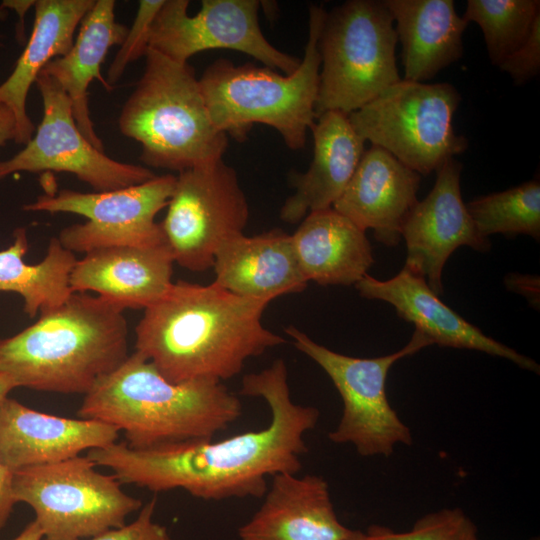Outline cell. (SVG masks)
<instances>
[{"label":"cell","instance_id":"6da1fadb","mask_svg":"<svg viewBox=\"0 0 540 540\" xmlns=\"http://www.w3.org/2000/svg\"><path fill=\"white\" fill-rule=\"evenodd\" d=\"M240 394L262 398L271 419L259 430L229 438L193 440L132 449L125 441L91 449L87 457L110 468L120 483L153 492L183 489L203 500L263 497L267 478L298 474L306 453L305 435L316 426L320 412L294 403L283 359L242 379Z\"/></svg>","mask_w":540,"mask_h":540},{"label":"cell","instance_id":"7a4b0ae2","mask_svg":"<svg viewBox=\"0 0 540 540\" xmlns=\"http://www.w3.org/2000/svg\"><path fill=\"white\" fill-rule=\"evenodd\" d=\"M271 301L237 295L214 282L178 281L145 309L135 328V351L170 382H222L238 375L249 358L285 343L262 324Z\"/></svg>","mask_w":540,"mask_h":540},{"label":"cell","instance_id":"3957f363","mask_svg":"<svg viewBox=\"0 0 540 540\" xmlns=\"http://www.w3.org/2000/svg\"><path fill=\"white\" fill-rule=\"evenodd\" d=\"M77 413L117 427L141 450L213 439L241 416L242 404L216 380L170 382L135 351L95 384Z\"/></svg>","mask_w":540,"mask_h":540},{"label":"cell","instance_id":"277c9868","mask_svg":"<svg viewBox=\"0 0 540 540\" xmlns=\"http://www.w3.org/2000/svg\"><path fill=\"white\" fill-rule=\"evenodd\" d=\"M123 311L101 296L73 292L31 326L0 339V373L17 387L86 395L128 357Z\"/></svg>","mask_w":540,"mask_h":540},{"label":"cell","instance_id":"5b68a950","mask_svg":"<svg viewBox=\"0 0 540 540\" xmlns=\"http://www.w3.org/2000/svg\"><path fill=\"white\" fill-rule=\"evenodd\" d=\"M326 11L309 6L308 39L297 70L280 74L266 66L234 65L218 59L199 78L213 124L237 141L255 124L274 128L288 148H304L316 121L320 54L318 40Z\"/></svg>","mask_w":540,"mask_h":540},{"label":"cell","instance_id":"8992f818","mask_svg":"<svg viewBox=\"0 0 540 540\" xmlns=\"http://www.w3.org/2000/svg\"><path fill=\"white\" fill-rule=\"evenodd\" d=\"M144 57L118 120L121 133L141 144L140 160L180 173L222 159L228 137L213 124L193 67L151 48Z\"/></svg>","mask_w":540,"mask_h":540},{"label":"cell","instance_id":"52a82bcc","mask_svg":"<svg viewBox=\"0 0 540 540\" xmlns=\"http://www.w3.org/2000/svg\"><path fill=\"white\" fill-rule=\"evenodd\" d=\"M397 41L384 0H349L326 12L318 40L316 118L333 110L349 115L401 80Z\"/></svg>","mask_w":540,"mask_h":540},{"label":"cell","instance_id":"ba28073f","mask_svg":"<svg viewBox=\"0 0 540 540\" xmlns=\"http://www.w3.org/2000/svg\"><path fill=\"white\" fill-rule=\"evenodd\" d=\"M461 95L450 83L401 79L348 115L356 132L420 175L464 152L468 140L452 119Z\"/></svg>","mask_w":540,"mask_h":540},{"label":"cell","instance_id":"9c48e42d","mask_svg":"<svg viewBox=\"0 0 540 540\" xmlns=\"http://www.w3.org/2000/svg\"><path fill=\"white\" fill-rule=\"evenodd\" d=\"M95 467L87 456H76L13 472L14 498L33 509L43 540L93 538L124 526L142 508L114 475Z\"/></svg>","mask_w":540,"mask_h":540},{"label":"cell","instance_id":"30bf717a","mask_svg":"<svg viewBox=\"0 0 540 540\" xmlns=\"http://www.w3.org/2000/svg\"><path fill=\"white\" fill-rule=\"evenodd\" d=\"M285 332L300 352L325 371L341 397L342 416L328 434L330 441L352 444L363 457L390 456L397 444H412L409 427L388 401L386 379L395 362L431 345L428 337L415 330L410 341L394 353L357 358L316 343L294 326Z\"/></svg>","mask_w":540,"mask_h":540},{"label":"cell","instance_id":"8fae6325","mask_svg":"<svg viewBox=\"0 0 540 540\" xmlns=\"http://www.w3.org/2000/svg\"><path fill=\"white\" fill-rule=\"evenodd\" d=\"M160 223L174 262L202 272L212 268L227 240L244 234L249 205L236 171L223 158L182 171Z\"/></svg>","mask_w":540,"mask_h":540},{"label":"cell","instance_id":"7c38bea8","mask_svg":"<svg viewBox=\"0 0 540 540\" xmlns=\"http://www.w3.org/2000/svg\"><path fill=\"white\" fill-rule=\"evenodd\" d=\"M176 176H155L144 183L105 192L62 189L39 195L25 204L27 212L72 213L88 219L65 227L58 240L71 252L113 246H147L165 242L156 215L173 195Z\"/></svg>","mask_w":540,"mask_h":540},{"label":"cell","instance_id":"4fadbf2b","mask_svg":"<svg viewBox=\"0 0 540 540\" xmlns=\"http://www.w3.org/2000/svg\"><path fill=\"white\" fill-rule=\"evenodd\" d=\"M35 83L43 101L42 120L22 150L0 161V180L16 172L70 173L95 192H105L156 176L142 165L116 161L94 147L77 127L72 102L54 78L41 71Z\"/></svg>","mask_w":540,"mask_h":540},{"label":"cell","instance_id":"5bb4252c","mask_svg":"<svg viewBox=\"0 0 540 540\" xmlns=\"http://www.w3.org/2000/svg\"><path fill=\"white\" fill-rule=\"evenodd\" d=\"M188 0H165L150 31L149 48L179 62L209 49L247 54L270 69L294 73L301 59L275 48L258 22L257 0H203L194 16Z\"/></svg>","mask_w":540,"mask_h":540},{"label":"cell","instance_id":"9a60e30c","mask_svg":"<svg viewBox=\"0 0 540 540\" xmlns=\"http://www.w3.org/2000/svg\"><path fill=\"white\" fill-rule=\"evenodd\" d=\"M462 164L448 158L435 171L436 181L418 201L402 228L406 242L405 265L422 275L438 296L443 293L442 271L450 255L460 246L487 252L491 243L482 237L462 200Z\"/></svg>","mask_w":540,"mask_h":540},{"label":"cell","instance_id":"2e32d148","mask_svg":"<svg viewBox=\"0 0 540 540\" xmlns=\"http://www.w3.org/2000/svg\"><path fill=\"white\" fill-rule=\"evenodd\" d=\"M355 287L364 298L391 304L399 317L413 323L432 344L481 351L539 373V365L533 359L485 335L467 322L439 299L422 275L406 265L396 276L384 281L367 273Z\"/></svg>","mask_w":540,"mask_h":540},{"label":"cell","instance_id":"e0dca14e","mask_svg":"<svg viewBox=\"0 0 540 540\" xmlns=\"http://www.w3.org/2000/svg\"><path fill=\"white\" fill-rule=\"evenodd\" d=\"M118 437L117 427L101 421L39 412L8 396L0 400V462L13 472L70 459Z\"/></svg>","mask_w":540,"mask_h":540},{"label":"cell","instance_id":"ac0fdd59","mask_svg":"<svg viewBox=\"0 0 540 540\" xmlns=\"http://www.w3.org/2000/svg\"><path fill=\"white\" fill-rule=\"evenodd\" d=\"M421 175L381 147L365 150L352 178L332 208L376 240L393 247L418 202Z\"/></svg>","mask_w":540,"mask_h":540},{"label":"cell","instance_id":"d6986e66","mask_svg":"<svg viewBox=\"0 0 540 540\" xmlns=\"http://www.w3.org/2000/svg\"><path fill=\"white\" fill-rule=\"evenodd\" d=\"M173 264L166 242L99 248L76 261L69 284L72 292H96L123 310H145L172 286Z\"/></svg>","mask_w":540,"mask_h":540},{"label":"cell","instance_id":"ffe728a7","mask_svg":"<svg viewBox=\"0 0 540 540\" xmlns=\"http://www.w3.org/2000/svg\"><path fill=\"white\" fill-rule=\"evenodd\" d=\"M264 500L238 529L240 540H346L352 529L335 512L327 481L318 475L272 477Z\"/></svg>","mask_w":540,"mask_h":540},{"label":"cell","instance_id":"44dd1931","mask_svg":"<svg viewBox=\"0 0 540 540\" xmlns=\"http://www.w3.org/2000/svg\"><path fill=\"white\" fill-rule=\"evenodd\" d=\"M212 268L216 285L234 294L275 298L303 291L308 281L299 266L292 235L279 230L244 234L225 241Z\"/></svg>","mask_w":540,"mask_h":540},{"label":"cell","instance_id":"7402d4cb","mask_svg":"<svg viewBox=\"0 0 540 540\" xmlns=\"http://www.w3.org/2000/svg\"><path fill=\"white\" fill-rule=\"evenodd\" d=\"M310 130L313 159L305 173L296 174V190L280 210V218L290 224L299 222L307 213L331 208L365 152V140L341 111L320 114Z\"/></svg>","mask_w":540,"mask_h":540},{"label":"cell","instance_id":"603a6c76","mask_svg":"<svg viewBox=\"0 0 540 540\" xmlns=\"http://www.w3.org/2000/svg\"><path fill=\"white\" fill-rule=\"evenodd\" d=\"M94 3L95 0H36L31 36L14 70L0 84V104L15 116V143L26 145L36 130L26 111L31 85L52 59L71 49L76 29Z\"/></svg>","mask_w":540,"mask_h":540},{"label":"cell","instance_id":"cb8c5ba5","mask_svg":"<svg viewBox=\"0 0 540 540\" xmlns=\"http://www.w3.org/2000/svg\"><path fill=\"white\" fill-rule=\"evenodd\" d=\"M401 43L404 78L424 82L457 62L468 23L453 0H384Z\"/></svg>","mask_w":540,"mask_h":540},{"label":"cell","instance_id":"d4e9b609","mask_svg":"<svg viewBox=\"0 0 540 540\" xmlns=\"http://www.w3.org/2000/svg\"><path fill=\"white\" fill-rule=\"evenodd\" d=\"M365 232L332 207L307 214L292 235L306 280L323 286L359 282L374 263Z\"/></svg>","mask_w":540,"mask_h":540},{"label":"cell","instance_id":"484cf974","mask_svg":"<svg viewBox=\"0 0 540 540\" xmlns=\"http://www.w3.org/2000/svg\"><path fill=\"white\" fill-rule=\"evenodd\" d=\"M115 6L114 0H95L80 23L71 49L65 55L52 59L42 70L64 89L72 102L77 127L101 151H104V146L90 117L87 90L95 79L107 90L112 89L101 75V65L109 49L123 43L129 29L116 21Z\"/></svg>","mask_w":540,"mask_h":540},{"label":"cell","instance_id":"4316f807","mask_svg":"<svg viewBox=\"0 0 540 540\" xmlns=\"http://www.w3.org/2000/svg\"><path fill=\"white\" fill-rule=\"evenodd\" d=\"M13 236L12 244L0 251V291L21 295L24 312L34 318L38 312L59 307L73 293L69 278L77 260L52 237L44 259L28 264L24 261L29 248L26 229L17 228Z\"/></svg>","mask_w":540,"mask_h":540},{"label":"cell","instance_id":"83f0119b","mask_svg":"<svg viewBox=\"0 0 540 540\" xmlns=\"http://www.w3.org/2000/svg\"><path fill=\"white\" fill-rule=\"evenodd\" d=\"M466 208L479 232L488 238L501 233L514 238L518 234L540 239V182L538 179L501 192L479 196Z\"/></svg>","mask_w":540,"mask_h":540},{"label":"cell","instance_id":"f1b7e54d","mask_svg":"<svg viewBox=\"0 0 540 540\" xmlns=\"http://www.w3.org/2000/svg\"><path fill=\"white\" fill-rule=\"evenodd\" d=\"M539 16V0H468L462 18L481 28L489 60L498 67L525 42Z\"/></svg>","mask_w":540,"mask_h":540},{"label":"cell","instance_id":"f546056e","mask_svg":"<svg viewBox=\"0 0 540 540\" xmlns=\"http://www.w3.org/2000/svg\"><path fill=\"white\" fill-rule=\"evenodd\" d=\"M474 522L459 508L442 509L419 518L407 532L372 525L370 540H480Z\"/></svg>","mask_w":540,"mask_h":540},{"label":"cell","instance_id":"4dcf8cb0","mask_svg":"<svg viewBox=\"0 0 540 540\" xmlns=\"http://www.w3.org/2000/svg\"><path fill=\"white\" fill-rule=\"evenodd\" d=\"M165 0L139 1L135 20L110 64L107 83L112 87L122 76L126 67L145 56L149 48V37L153 21Z\"/></svg>","mask_w":540,"mask_h":540},{"label":"cell","instance_id":"1f68e13d","mask_svg":"<svg viewBox=\"0 0 540 540\" xmlns=\"http://www.w3.org/2000/svg\"><path fill=\"white\" fill-rule=\"evenodd\" d=\"M498 68L509 74L514 84L522 85L540 73V16L525 42L503 60Z\"/></svg>","mask_w":540,"mask_h":540},{"label":"cell","instance_id":"d6a6232c","mask_svg":"<svg viewBox=\"0 0 540 540\" xmlns=\"http://www.w3.org/2000/svg\"><path fill=\"white\" fill-rule=\"evenodd\" d=\"M156 498L146 503L130 524L105 531L91 540H171L166 527L153 521Z\"/></svg>","mask_w":540,"mask_h":540},{"label":"cell","instance_id":"836d02e7","mask_svg":"<svg viewBox=\"0 0 540 540\" xmlns=\"http://www.w3.org/2000/svg\"><path fill=\"white\" fill-rule=\"evenodd\" d=\"M504 284L508 290L525 296L534 308H539L540 283L538 276L510 273L505 276Z\"/></svg>","mask_w":540,"mask_h":540},{"label":"cell","instance_id":"e575fe53","mask_svg":"<svg viewBox=\"0 0 540 540\" xmlns=\"http://www.w3.org/2000/svg\"><path fill=\"white\" fill-rule=\"evenodd\" d=\"M12 484L13 471L0 462V530L5 527L17 503Z\"/></svg>","mask_w":540,"mask_h":540},{"label":"cell","instance_id":"d590c367","mask_svg":"<svg viewBox=\"0 0 540 540\" xmlns=\"http://www.w3.org/2000/svg\"><path fill=\"white\" fill-rule=\"evenodd\" d=\"M35 0H4L1 6L7 10H14L18 15V23L16 24V40L20 45L26 43L24 17L27 11L34 5Z\"/></svg>","mask_w":540,"mask_h":540},{"label":"cell","instance_id":"8d00e7d4","mask_svg":"<svg viewBox=\"0 0 540 540\" xmlns=\"http://www.w3.org/2000/svg\"><path fill=\"white\" fill-rule=\"evenodd\" d=\"M16 137V120L13 112L0 104V147Z\"/></svg>","mask_w":540,"mask_h":540},{"label":"cell","instance_id":"74e56055","mask_svg":"<svg viewBox=\"0 0 540 540\" xmlns=\"http://www.w3.org/2000/svg\"><path fill=\"white\" fill-rule=\"evenodd\" d=\"M13 540H43V532L39 524L33 520Z\"/></svg>","mask_w":540,"mask_h":540},{"label":"cell","instance_id":"f35d334b","mask_svg":"<svg viewBox=\"0 0 540 540\" xmlns=\"http://www.w3.org/2000/svg\"><path fill=\"white\" fill-rule=\"evenodd\" d=\"M17 388L14 381L7 375L0 373V400L7 397L9 392Z\"/></svg>","mask_w":540,"mask_h":540},{"label":"cell","instance_id":"ab89813d","mask_svg":"<svg viewBox=\"0 0 540 540\" xmlns=\"http://www.w3.org/2000/svg\"><path fill=\"white\" fill-rule=\"evenodd\" d=\"M346 540H370L365 532L360 530H352L351 534Z\"/></svg>","mask_w":540,"mask_h":540},{"label":"cell","instance_id":"60d3db41","mask_svg":"<svg viewBox=\"0 0 540 540\" xmlns=\"http://www.w3.org/2000/svg\"><path fill=\"white\" fill-rule=\"evenodd\" d=\"M8 12L9 10L3 8L1 5H0V21H3L7 18L8 16Z\"/></svg>","mask_w":540,"mask_h":540},{"label":"cell","instance_id":"b9f144b4","mask_svg":"<svg viewBox=\"0 0 540 540\" xmlns=\"http://www.w3.org/2000/svg\"><path fill=\"white\" fill-rule=\"evenodd\" d=\"M531 540H539V538H533V539H531Z\"/></svg>","mask_w":540,"mask_h":540}]
</instances>
